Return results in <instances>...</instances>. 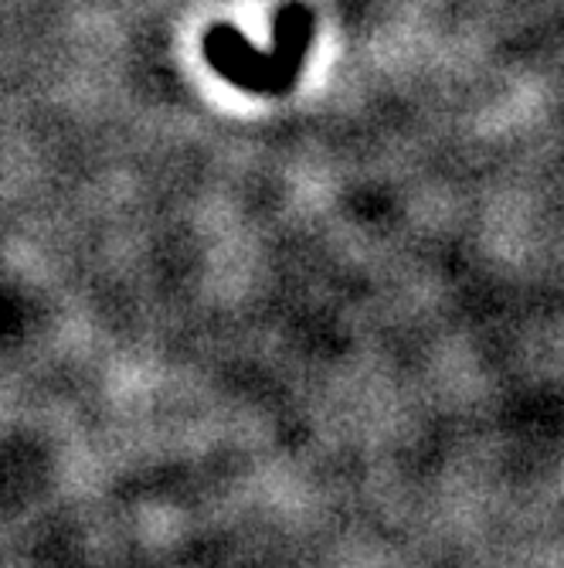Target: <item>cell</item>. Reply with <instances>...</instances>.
<instances>
[{
  "mask_svg": "<svg viewBox=\"0 0 564 568\" xmlns=\"http://www.w3.org/2000/svg\"><path fill=\"white\" fill-rule=\"evenodd\" d=\"M310 41L314 11L302 4H286L276 14V44L269 51L252 48L232 24H212L204 34V59L245 92L283 95L299 79Z\"/></svg>",
  "mask_w": 564,
  "mask_h": 568,
  "instance_id": "1",
  "label": "cell"
}]
</instances>
